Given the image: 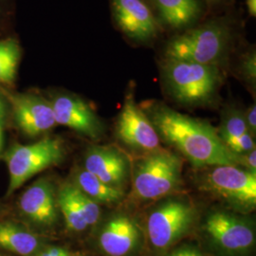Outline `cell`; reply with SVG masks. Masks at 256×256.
<instances>
[{
	"instance_id": "cell-1",
	"label": "cell",
	"mask_w": 256,
	"mask_h": 256,
	"mask_svg": "<svg viewBox=\"0 0 256 256\" xmlns=\"http://www.w3.org/2000/svg\"><path fill=\"white\" fill-rule=\"evenodd\" d=\"M148 118L164 142L198 168L238 165L240 155L232 153L209 124L194 119L164 104L147 106Z\"/></svg>"
},
{
	"instance_id": "cell-2",
	"label": "cell",
	"mask_w": 256,
	"mask_h": 256,
	"mask_svg": "<svg viewBox=\"0 0 256 256\" xmlns=\"http://www.w3.org/2000/svg\"><path fill=\"white\" fill-rule=\"evenodd\" d=\"M182 164L178 155L160 148L140 156L133 164V194L140 202L173 196L182 185Z\"/></svg>"
},
{
	"instance_id": "cell-3",
	"label": "cell",
	"mask_w": 256,
	"mask_h": 256,
	"mask_svg": "<svg viewBox=\"0 0 256 256\" xmlns=\"http://www.w3.org/2000/svg\"><path fill=\"white\" fill-rule=\"evenodd\" d=\"M162 76L169 94L189 106H207L214 101L221 84L218 66L165 59Z\"/></svg>"
},
{
	"instance_id": "cell-4",
	"label": "cell",
	"mask_w": 256,
	"mask_h": 256,
	"mask_svg": "<svg viewBox=\"0 0 256 256\" xmlns=\"http://www.w3.org/2000/svg\"><path fill=\"white\" fill-rule=\"evenodd\" d=\"M230 28L223 21H210L172 39L165 48L166 59L218 66L229 46Z\"/></svg>"
},
{
	"instance_id": "cell-5",
	"label": "cell",
	"mask_w": 256,
	"mask_h": 256,
	"mask_svg": "<svg viewBox=\"0 0 256 256\" xmlns=\"http://www.w3.org/2000/svg\"><path fill=\"white\" fill-rule=\"evenodd\" d=\"M200 188L227 203L239 214L254 210L256 174L238 165H214L204 167Z\"/></svg>"
},
{
	"instance_id": "cell-6",
	"label": "cell",
	"mask_w": 256,
	"mask_h": 256,
	"mask_svg": "<svg viewBox=\"0 0 256 256\" xmlns=\"http://www.w3.org/2000/svg\"><path fill=\"white\" fill-rule=\"evenodd\" d=\"M196 216V208L188 198L178 196L162 198L147 216L150 244L158 250H166L174 246L191 230Z\"/></svg>"
},
{
	"instance_id": "cell-7",
	"label": "cell",
	"mask_w": 256,
	"mask_h": 256,
	"mask_svg": "<svg viewBox=\"0 0 256 256\" xmlns=\"http://www.w3.org/2000/svg\"><path fill=\"white\" fill-rule=\"evenodd\" d=\"M64 156V147L58 138H46L27 146L14 144L5 155L10 174L7 196L36 174L60 164Z\"/></svg>"
},
{
	"instance_id": "cell-8",
	"label": "cell",
	"mask_w": 256,
	"mask_h": 256,
	"mask_svg": "<svg viewBox=\"0 0 256 256\" xmlns=\"http://www.w3.org/2000/svg\"><path fill=\"white\" fill-rule=\"evenodd\" d=\"M244 214L214 210L203 223V230L212 245L230 256H245L256 243V229Z\"/></svg>"
},
{
	"instance_id": "cell-9",
	"label": "cell",
	"mask_w": 256,
	"mask_h": 256,
	"mask_svg": "<svg viewBox=\"0 0 256 256\" xmlns=\"http://www.w3.org/2000/svg\"><path fill=\"white\" fill-rule=\"evenodd\" d=\"M115 133L124 144L144 154L160 148V138L155 126L131 94L120 111Z\"/></svg>"
},
{
	"instance_id": "cell-10",
	"label": "cell",
	"mask_w": 256,
	"mask_h": 256,
	"mask_svg": "<svg viewBox=\"0 0 256 256\" xmlns=\"http://www.w3.org/2000/svg\"><path fill=\"white\" fill-rule=\"evenodd\" d=\"M57 124L70 128L92 140L101 137L104 126L95 111L81 98L60 94L50 101Z\"/></svg>"
},
{
	"instance_id": "cell-11",
	"label": "cell",
	"mask_w": 256,
	"mask_h": 256,
	"mask_svg": "<svg viewBox=\"0 0 256 256\" xmlns=\"http://www.w3.org/2000/svg\"><path fill=\"white\" fill-rule=\"evenodd\" d=\"M111 4L117 26L130 39L147 42L158 36V22L142 0H111Z\"/></svg>"
},
{
	"instance_id": "cell-12",
	"label": "cell",
	"mask_w": 256,
	"mask_h": 256,
	"mask_svg": "<svg viewBox=\"0 0 256 256\" xmlns=\"http://www.w3.org/2000/svg\"><path fill=\"white\" fill-rule=\"evenodd\" d=\"M142 230L126 212H115L104 221L99 234V245L108 256H128L140 245Z\"/></svg>"
},
{
	"instance_id": "cell-13",
	"label": "cell",
	"mask_w": 256,
	"mask_h": 256,
	"mask_svg": "<svg viewBox=\"0 0 256 256\" xmlns=\"http://www.w3.org/2000/svg\"><path fill=\"white\" fill-rule=\"evenodd\" d=\"M9 98L14 120L28 136L42 135L57 124L50 102L32 94L12 95Z\"/></svg>"
},
{
	"instance_id": "cell-14",
	"label": "cell",
	"mask_w": 256,
	"mask_h": 256,
	"mask_svg": "<svg viewBox=\"0 0 256 256\" xmlns=\"http://www.w3.org/2000/svg\"><path fill=\"white\" fill-rule=\"evenodd\" d=\"M84 168L111 187L124 190L130 176L128 156L114 146H92L86 151Z\"/></svg>"
},
{
	"instance_id": "cell-15",
	"label": "cell",
	"mask_w": 256,
	"mask_h": 256,
	"mask_svg": "<svg viewBox=\"0 0 256 256\" xmlns=\"http://www.w3.org/2000/svg\"><path fill=\"white\" fill-rule=\"evenodd\" d=\"M19 208L27 218L38 225H54L59 208L52 182L41 178L30 186L19 200Z\"/></svg>"
},
{
	"instance_id": "cell-16",
	"label": "cell",
	"mask_w": 256,
	"mask_h": 256,
	"mask_svg": "<svg viewBox=\"0 0 256 256\" xmlns=\"http://www.w3.org/2000/svg\"><path fill=\"white\" fill-rule=\"evenodd\" d=\"M153 3L162 22L174 28L192 25L202 14L200 0H153Z\"/></svg>"
},
{
	"instance_id": "cell-17",
	"label": "cell",
	"mask_w": 256,
	"mask_h": 256,
	"mask_svg": "<svg viewBox=\"0 0 256 256\" xmlns=\"http://www.w3.org/2000/svg\"><path fill=\"white\" fill-rule=\"evenodd\" d=\"M74 184L81 192L99 205L117 204L122 202L124 196V190L111 187L102 182L84 168L75 173Z\"/></svg>"
},
{
	"instance_id": "cell-18",
	"label": "cell",
	"mask_w": 256,
	"mask_h": 256,
	"mask_svg": "<svg viewBox=\"0 0 256 256\" xmlns=\"http://www.w3.org/2000/svg\"><path fill=\"white\" fill-rule=\"evenodd\" d=\"M39 245V238L32 232L12 223H0V248L19 256H28Z\"/></svg>"
},
{
	"instance_id": "cell-19",
	"label": "cell",
	"mask_w": 256,
	"mask_h": 256,
	"mask_svg": "<svg viewBox=\"0 0 256 256\" xmlns=\"http://www.w3.org/2000/svg\"><path fill=\"white\" fill-rule=\"evenodd\" d=\"M57 204L64 216L68 230L81 232L88 228L74 198L72 183H66L60 188L57 194Z\"/></svg>"
},
{
	"instance_id": "cell-20",
	"label": "cell",
	"mask_w": 256,
	"mask_h": 256,
	"mask_svg": "<svg viewBox=\"0 0 256 256\" xmlns=\"http://www.w3.org/2000/svg\"><path fill=\"white\" fill-rule=\"evenodd\" d=\"M21 50L16 39L0 41V84H10L14 80Z\"/></svg>"
},
{
	"instance_id": "cell-21",
	"label": "cell",
	"mask_w": 256,
	"mask_h": 256,
	"mask_svg": "<svg viewBox=\"0 0 256 256\" xmlns=\"http://www.w3.org/2000/svg\"><path fill=\"white\" fill-rule=\"evenodd\" d=\"M250 133L244 114L240 110L228 108L222 116L218 134L224 144L230 140ZM226 146V144H225Z\"/></svg>"
},
{
	"instance_id": "cell-22",
	"label": "cell",
	"mask_w": 256,
	"mask_h": 256,
	"mask_svg": "<svg viewBox=\"0 0 256 256\" xmlns=\"http://www.w3.org/2000/svg\"><path fill=\"white\" fill-rule=\"evenodd\" d=\"M74 198L82 212V218L86 221L88 227L95 226L101 218L102 210L100 205L81 192L74 184Z\"/></svg>"
},
{
	"instance_id": "cell-23",
	"label": "cell",
	"mask_w": 256,
	"mask_h": 256,
	"mask_svg": "<svg viewBox=\"0 0 256 256\" xmlns=\"http://www.w3.org/2000/svg\"><path fill=\"white\" fill-rule=\"evenodd\" d=\"M225 144L232 153L236 155H244L256 150V137L250 133H246L240 137L230 140Z\"/></svg>"
},
{
	"instance_id": "cell-24",
	"label": "cell",
	"mask_w": 256,
	"mask_h": 256,
	"mask_svg": "<svg viewBox=\"0 0 256 256\" xmlns=\"http://www.w3.org/2000/svg\"><path fill=\"white\" fill-rule=\"evenodd\" d=\"M240 72L242 76L250 84H256V54L254 50L248 52L241 59Z\"/></svg>"
},
{
	"instance_id": "cell-25",
	"label": "cell",
	"mask_w": 256,
	"mask_h": 256,
	"mask_svg": "<svg viewBox=\"0 0 256 256\" xmlns=\"http://www.w3.org/2000/svg\"><path fill=\"white\" fill-rule=\"evenodd\" d=\"M239 166L245 170L256 174V151L252 150L247 154L240 155Z\"/></svg>"
},
{
	"instance_id": "cell-26",
	"label": "cell",
	"mask_w": 256,
	"mask_h": 256,
	"mask_svg": "<svg viewBox=\"0 0 256 256\" xmlns=\"http://www.w3.org/2000/svg\"><path fill=\"white\" fill-rule=\"evenodd\" d=\"M244 114V118L247 124L248 129V132L256 137V104L250 106L246 112L243 113Z\"/></svg>"
},
{
	"instance_id": "cell-27",
	"label": "cell",
	"mask_w": 256,
	"mask_h": 256,
	"mask_svg": "<svg viewBox=\"0 0 256 256\" xmlns=\"http://www.w3.org/2000/svg\"><path fill=\"white\" fill-rule=\"evenodd\" d=\"M167 256H205L202 252L192 247H182L173 250Z\"/></svg>"
},
{
	"instance_id": "cell-28",
	"label": "cell",
	"mask_w": 256,
	"mask_h": 256,
	"mask_svg": "<svg viewBox=\"0 0 256 256\" xmlns=\"http://www.w3.org/2000/svg\"><path fill=\"white\" fill-rule=\"evenodd\" d=\"M66 252L63 248H50L45 252H41L38 256H62Z\"/></svg>"
},
{
	"instance_id": "cell-29",
	"label": "cell",
	"mask_w": 256,
	"mask_h": 256,
	"mask_svg": "<svg viewBox=\"0 0 256 256\" xmlns=\"http://www.w3.org/2000/svg\"><path fill=\"white\" fill-rule=\"evenodd\" d=\"M248 12L250 16L256 18V0H246Z\"/></svg>"
},
{
	"instance_id": "cell-30",
	"label": "cell",
	"mask_w": 256,
	"mask_h": 256,
	"mask_svg": "<svg viewBox=\"0 0 256 256\" xmlns=\"http://www.w3.org/2000/svg\"><path fill=\"white\" fill-rule=\"evenodd\" d=\"M4 115H5V106H4L3 101L0 98V124L2 122V120L4 118Z\"/></svg>"
},
{
	"instance_id": "cell-31",
	"label": "cell",
	"mask_w": 256,
	"mask_h": 256,
	"mask_svg": "<svg viewBox=\"0 0 256 256\" xmlns=\"http://www.w3.org/2000/svg\"><path fill=\"white\" fill-rule=\"evenodd\" d=\"M2 144V128H1V124H0V148Z\"/></svg>"
},
{
	"instance_id": "cell-32",
	"label": "cell",
	"mask_w": 256,
	"mask_h": 256,
	"mask_svg": "<svg viewBox=\"0 0 256 256\" xmlns=\"http://www.w3.org/2000/svg\"><path fill=\"white\" fill-rule=\"evenodd\" d=\"M70 256V254H68V252H64V254H63V256Z\"/></svg>"
},
{
	"instance_id": "cell-33",
	"label": "cell",
	"mask_w": 256,
	"mask_h": 256,
	"mask_svg": "<svg viewBox=\"0 0 256 256\" xmlns=\"http://www.w3.org/2000/svg\"><path fill=\"white\" fill-rule=\"evenodd\" d=\"M210 2H218V1H220V0H209Z\"/></svg>"
},
{
	"instance_id": "cell-34",
	"label": "cell",
	"mask_w": 256,
	"mask_h": 256,
	"mask_svg": "<svg viewBox=\"0 0 256 256\" xmlns=\"http://www.w3.org/2000/svg\"><path fill=\"white\" fill-rule=\"evenodd\" d=\"M0 7H1V0H0Z\"/></svg>"
},
{
	"instance_id": "cell-35",
	"label": "cell",
	"mask_w": 256,
	"mask_h": 256,
	"mask_svg": "<svg viewBox=\"0 0 256 256\" xmlns=\"http://www.w3.org/2000/svg\"><path fill=\"white\" fill-rule=\"evenodd\" d=\"M0 256H1V254H0Z\"/></svg>"
}]
</instances>
